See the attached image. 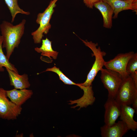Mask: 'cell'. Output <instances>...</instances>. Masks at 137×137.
<instances>
[{"label": "cell", "mask_w": 137, "mask_h": 137, "mask_svg": "<svg viewBox=\"0 0 137 137\" xmlns=\"http://www.w3.org/2000/svg\"><path fill=\"white\" fill-rule=\"evenodd\" d=\"M25 19H23L19 24L14 25L6 21H3L0 25V29L3 38V48H5L6 56L9 60L16 48H18L21 39L24 33Z\"/></svg>", "instance_id": "6da1fadb"}, {"label": "cell", "mask_w": 137, "mask_h": 137, "mask_svg": "<svg viewBox=\"0 0 137 137\" xmlns=\"http://www.w3.org/2000/svg\"><path fill=\"white\" fill-rule=\"evenodd\" d=\"M58 0H51L45 10L38 14L36 22L39 26L36 30L31 33L35 43H41L43 34H47L51 28L50 21L54 12V9L56 5V3Z\"/></svg>", "instance_id": "7a4b0ae2"}, {"label": "cell", "mask_w": 137, "mask_h": 137, "mask_svg": "<svg viewBox=\"0 0 137 137\" xmlns=\"http://www.w3.org/2000/svg\"><path fill=\"white\" fill-rule=\"evenodd\" d=\"M80 39L86 46L91 49L93 52L92 55L95 57V61L88 75L86 80L83 83H79L82 86H89L92 85V83L98 73L104 66L105 61L104 57L106 55V53L101 50L100 46L97 47L98 45L97 43Z\"/></svg>", "instance_id": "3957f363"}, {"label": "cell", "mask_w": 137, "mask_h": 137, "mask_svg": "<svg viewBox=\"0 0 137 137\" xmlns=\"http://www.w3.org/2000/svg\"><path fill=\"white\" fill-rule=\"evenodd\" d=\"M137 96V87L130 75L123 78L115 100L121 106L132 105Z\"/></svg>", "instance_id": "277c9868"}, {"label": "cell", "mask_w": 137, "mask_h": 137, "mask_svg": "<svg viewBox=\"0 0 137 137\" xmlns=\"http://www.w3.org/2000/svg\"><path fill=\"white\" fill-rule=\"evenodd\" d=\"M100 79L108 91V97L115 99L122 78L118 73L107 68L100 70Z\"/></svg>", "instance_id": "5b68a950"}, {"label": "cell", "mask_w": 137, "mask_h": 137, "mask_svg": "<svg viewBox=\"0 0 137 137\" xmlns=\"http://www.w3.org/2000/svg\"><path fill=\"white\" fill-rule=\"evenodd\" d=\"M22 110L21 106L9 100L6 90L0 87V117L8 120L16 119Z\"/></svg>", "instance_id": "8992f818"}, {"label": "cell", "mask_w": 137, "mask_h": 137, "mask_svg": "<svg viewBox=\"0 0 137 137\" xmlns=\"http://www.w3.org/2000/svg\"><path fill=\"white\" fill-rule=\"evenodd\" d=\"M134 53L133 51L125 53L119 54L114 58L105 62L104 66L106 68L112 70L119 73L122 78L128 75L126 72L128 62Z\"/></svg>", "instance_id": "52a82bcc"}, {"label": "cell", "mask_w": 137, "mask_h": 137, "mask_svg": "<svg viewBox=\"0 0 137 137\" xmlns=\"http://www.w3.org/2000/svg\"><path fill=\"white\" fill-rule=\"evenodd\" d=\"M105 125L110 126L115 123L120 116L121 106L114 98L108 97L104 105Z\"/></svg>", "instance_id": "ba28073f"}, {"label": "cell", "mask_w": 137, "mask_h": 137, "mask_svg": "<svg viewBox=\"0 0 137 137\" xmlns=\"http://www.w3.org/2000/svg\"><path fill=\"white\" fill-rule=\"evenodd\" d=\"M107 3L112 8L114 14L113 18H117L122 11L131 10L137 13V0H103Z\"/></svg>", "instance_id": "9c48e42d"}, {"label": "cell", "mask_w": 137, "mask_h": 137, "mask_svg": "<svg viewBox=\"0 0 137 137\" xmlns=\"http://www.w3.org/2000/svg\"><path fill=\"white\" fill-rule=\"evenodd\" d=\"M128 130L126 124L121 120L110 126L105 125L100 128L102 137H122Z\"/></svg>", "instance_id": "30bf717a"}, {"label": "cell", "mask_w": 137, "mask_h": 137, "mask_svg": "<svg viewBox=\"0 0 137 137\" xmlns=\"http://www.w3.org/2000/svg\"><path fill=\"white\" fill-rule=\"evenodd\" d=\"M94 7L101 12L103 18V26L106 28H111L112 25L113 10L110 6L103 0L95 3Z\"/></svg>", "instance_id": "8fae6325"}, {"label": "cell", "mask_w": 137, "mask_h": 137, "mask_svg": "<svg viewBox=\"0 0 137 137\" xmlns=\"http://www.w3.org/2000/svg\"><path fill=\"white\" fill-rule=\"evenodd\" d=\"M7 97L16 105L21 106L27 100L31 98L33 94L31 90L26 89L18 90L15 88L6 90Z\"/></svg>", "instance_id": "7c38bea8"}, {"label": "cell", "mask_w": 137, "mask_h": 137, "mask_svg": "<svg viewBox=\"0 0 137 137\" xmlns=\"http://www.w3.org/2000/svg\"><path fill=\"white\" fill-rule=\"evenodd\" d=\"M78 86L83 91V96L79 99L74 101L70 100L71 102L69 104L72 105L75 103L77 104L75 106L72 107L75 108L76 107L79 106V110L82 108H86L89 105H92L95 101V98L94 96V92L93 91L92 85L89 86H84L77 83Z\"/></svg>", "instance_id": "4fadbf2b"}, {"label": "cell", "mask_w": 137, "mask_h": 137, "mask_svg": "<svg viewBox=\"0 0 137 137\" xmlns=\"http://www.w3.org/2000/svg\"><path fill=\"white\" fill-rule=\"evenodd\" d=\"M6 69L8 74L11 85L18 89H26L30 87V84L27 74L20 75L9 69Z\"/></svg>", "instance_id": "5bb4252c"}, {"label": "cell", "mask_w": 137, "mask_h": 137, "mask_svg": "<svg viewBox=\"0 0 137 137\" xmlns=\"http://www.w3.org/2000/svg\"><path fill=\"white\" fill-rule=\"evenodd\" d=\"M135 112V110L130 105L121 106L120 119L126 124L129 130L134 131L137 129V122L133 119Z\"/></svg>", "instance_id": "9a60e30c"}, {"label": "cell", "mask_w": 137, "mask_h": 137, "mask_svg": "<svg viewBox=\"0 0 137 137\" xmlns=\"http://www.w3.org/2000/svg\"><path fill=\"white\" fill-rule=\"evenodd\" d=\"M42 44L40 47L35 48V50L38 53H41L42 57H46L48 58L50 63L52 62V59H57L58 52L54 50L52 47V41L47 38L42 39Z\"/></svg>", "instance_id": "2e32d148"}, {"label": "cell", "mask_w": 137, "mask_h": 137, "mask_svg": "<svg viewBox=\"0 0 137 137\" xmlns=\"http://www.w3.org/2000/svg\"><path fill=\"white\" fill-rule=\"evenodd\" d=\"M126 72L132 77L137 87V53H134L129 60L126 67Z\"/></svg>", "instance_id": "e0dca14e"}, {"label": "cell", "mask_w": 137, "mask_h": 137, "mask_svg": "<svg viewBox=\"0 0 137 137\" xmlns=\"http://www.w3.org/2000/svg\"><path fill=\"white\" fill-rule=\"evenodd\" d=\"M12 16L11 23L14 22L17 14L21 13L22 14L29 15L30 13L29 11H26L21 9L18 4V0H4Z\"/></svg>", "instance_id": "ac0fdd59"}, {"label": "cell", "mask_w": 137, "mask_h": 137, "mask_svg": "<svg viewBox=\"0 0 137 137\" xmlns=\"http://www.w3.org/2000/svg\"><path fill=\"white\" fill-rule=\"evenodd\" d=\"M3 42L2 37L0 36V72L4 71L3 67H5L6 68L9 69L19 74L18 70L14 65L9 62L6 55H4L2 49Z\"/></svg>", "instance_id": "d6986e66"}, {"label": "cell", "mask_w": 137, "mask_h": 137, "mask_svg": "<svg viewBox=\"0 0 137 137\" xmlns=\"http://www.w3.org/2000/svg\"><path fill=\"white\" fill-rule=\"evenodd\" d=\"M45 71H51L56 73L58 75L60 80L65 84L78 85L77 83H74L70 80L63 74L59 68L55 66L52 67L47 68L44 72Z\"/></svg>", "instance_id": "ffe728a7"}, {"label": "cell", "mask_w": 137, "mask_h": 137, "mask_svg": "<svg viewBox=\"0 0 137 137\" xmlns=\"http://www.w3.org/2000/svg\"><path fill=\"white\" fill-rule=\"evenodd\" d=\"M100 0H83L85 5L88 8L93 9L94 4Z\"/></svg>", "instance_id": "44dd1931"}, {"label": "cell", "mask_w": 137, "mask_h": 137, "mask_svg": "<svg viewBox=\"0 0 137 137\" xmlns=\"http://www.w3.org/2000/svg\"><path fill=\"white\" fill-rule=\"evenodd\" d=\"M132 108L135 110V112H137V96L135 97L132 104Z\"/></svg>", "instance_id": "7402d4cb"}, {"label": "cell", "mask_w": 137, "mask_h": 137, "mask_svg": "<svg viewBox=\"0 0 137 137\" xmlns=\"http://www.w3.org/2000/svg\"></svg>", "instance_id": "603a6c76"}]
</instances>
